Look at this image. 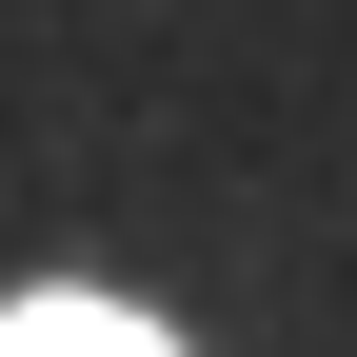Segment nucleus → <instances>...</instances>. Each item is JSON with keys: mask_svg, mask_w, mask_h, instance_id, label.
Returning <instances> with one entry per match:
<instances>
[{"mask_svg": "<svg viewBox=\"0 0 357 357\" xmlns=\"http://www.w3.org/2000/svg\"><path fill=\"white\" fill-rule=\"evenodd\" d=\"M0 357H178V337L119 298H0Z\"/></svg>", "mask_w": 357, "mask_h": 357, "instance_id": "1", "label": "nucleus"}]
</instances>
